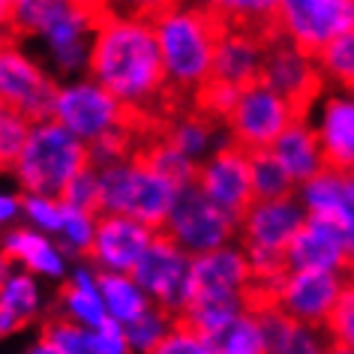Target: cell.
<instances>
[{
	"instance_id": "obj_1",
	"label": "cell",
	"mask_w": 354,
	"mask_h": 354,
	"mask_svg": "<svg viewBox=\"0 0 354 354\" xmlns=\"http://www.w3.org/2000/svg\"><path fill=\"white\" fill-rule=\"evenodd\" d=\"M87 75L105 93L147 109H156L168 91V69L153 33L132 15H120L118 6L93 33Z\"/></svg>"
},
{
	"instance_id": "obj_2",
	"label": "cell",
	"mask_w": 354,
	"mask_h": 354,
	"mask_svg": "<svg viewBox=\"0 0 354 354\" xmlns=\"http://www.w3.org/2000/svg\"><path fill=\"white\" fill-rule=\"evenodd\" d=\"M132 19L153 33L168 69V87L183 96H189L210 73L216 51L228 37L219 3L150 0V3L132 6Z\"/></svg>"
},
{
	"instance_id": "obj_3",
	"label": "cell",
	"mask_w": 354,
	"mask_h": 354,
	"mask_svg": "<svg viewBox=\"0 0 354 354\" xmlns=\"http://www.w3.org/2000/svg\"><path fill=\"white\" fill-rule=\"evenodd\" d=\"M87 168L93 165L84 141L75 138L60 123H48V127H37L30 132V141L19 159L15 174H19L24 192L55 201L60 189Z\"/></svg>"
},
{
	"instance_id": "obj_4",
	"label": "cell",
	"mask_w": 354,
	"mask_h": 354,
	"mask_svg": "<svg viewBox=\"0 0 354 354\" xmlns=\"http://www.w3.org/2000/svg\"><path fill=\"white\" fill-rule=\"evenodd\" d=\"M102 216H127L150 234H162L174 207V189L165 180L141 174L129 165H114L100 174Z\"/></svg>"
},
{
	"instance_id": "obj_5",
	"label": "cell",
	"mask_w": 354,
	"mask_h": 354,
	"mask_svg": "<svg viewBox=\"0 0 354 354\" xmlns=\"http://www.w3.org/2000/svg\"><path fill=\"white\" fill-rule=\"evenodd\" d=\"M60 84L24 57L15 42H0V100L33 129L57 123Z\"/></svg>"
},
{
	"instance_id": "obj_6",
	"label": "cell",
	"mask_w": 354,
	"mask_h": 354,
	"mask_svg": "<svg viewBox=\"0 0 354 354\" xmlns=\"http://www.w3.org/2000/svg\"><path fill=\"white\" fill-rule=\"evenodd\" d=\"M234 228L237 225L198 187H183L174 192V207L162 234L192 261L205 252L223 250Z\"/></svg>"
},
{
	"instance_id": "obj_7",
	"label": "cell",
	"mask_w": 354,
	"mask_h": 354,
	"mask_svg": "<svg viewBox=\"0 0 354 354\" xmlns=\"http://www.w3.org/2000/svg\"><path fill=\"white\" fill-rule=\"evenodd\" d=\"M282 37L300 57L313 60L330 46L333 39L354 33V0H318V3H297L282 0Z\"/></svg>"
},
{
	"instance_id": "obj_8",
	"label": "cell",
	"mask_w": 354,
	"mask_h": 354,
	"mask_svg": "<svg viewBox=\"0 0 354 354\" xmlns=\"http://www.w3.org/2000/svg\"><path fill=\"white\" fill-rule=\"evenodd\" d=\"M261 87L286 105L295 127H300L309 123V111L324 91V75L313 60L300 57L288 39H282L261 57Z\"/></svg>"
},
{
	"instance_id": "obj_9",
	"label": "cell",
	"mask_w": 354,
	"mask_h": 354,
	"mask_svg": "<svg viewBox=\"0 0 354 354\" xmlns=\"http://www.w3.org/2000/svg\"><path fill=\"white\" fill-rule=\"evenodd\" d=\"M198 189L232 219L234 225H243L255 210V189L250 174V159L241 145L225 138L207 162L198 165Z\"/></svg>"
},
{
	"instance_id": "obj_10",
	"label": "cell",
	"mask_w": 354,
	"mask_h": 354,
	"mask_svg": "<svg viewBox=\"0 0 354 354\" xmlns=\"http://www.w3.org/2000/svg\"><path fill=\"white\" fill-rule=\"evenodd\" d=\"M295 127L288 109L273 96L268 87H252L241 102L234 105L225 129L228 138L243 150H273V145L282 138V132Z\"/></svg>"
},
{
	"instance_id": "obj_11",
	"label": "cell",
	"mask_w": 354,
	"mask_h": 354,
	"mask_svg": "<svg viewBox=\"0 0 354 354\" xmlns=\"http://www.w3.org/2000/svg\"><path fill=\"white\" fill-rule=\"evenodd\" d=\"M187 273H189V259L165 234H156L127 279H132L141 291H147L153 297L150 304L162 306L168 313H177L183 286H187Z\"/></svg>"
},
{
	"instance_id": "obj_12",
	"label": "cell",
	"mask_w": 354,
	"mask_h": 354,
	"mask_svg": "<svg viewBox=\"0 0 354 354\" xmlns=\"http://www.w3.org/2000/svg\"><path fill=\"white\" fill-rule=\"evenodd\" d=\"M342 273L333 270H300L291 273L286 286L279 291V309L288 318H295L297 324H304L306 330H324V322L330 315L342 291Z\"/></svg>"
},
{
	"instance_id": "obj_13",
	"label": "cell",
	"mask_w": 354,
	"mask_h": 354,
	"mask_svg": "<svg viewBox=\"0 0 354 354\" xmlns=\"http://www.w3.org/2000/svg\"><path fill=\"white\" fill-rule=\"evenodd\" d=\"M250 277H252L250 261H246V255L241 250H228V246H223V250L205 252V255H198V259L189 261L180 306L198 304V300H207V297L237 295Z\"/></svg>"
},
{
	"instance_id": "obj_14",
	"label": "cell",
	"mask_w": 354,
	"mask_h": 354,
	"mask_svg": "<svg viewBox=\"0 0 354 354\" xmlns=\"http://www.w3.org/2000/svg\"><path fill=\"white\" fill-rule=\"evenodd\" d=\"M153 243V234L145 225L132 223L127 216H100L93 225V243L87 250V259L109 268V273L129 277V270Z\"/></svg>"
},
{
	"instance_id": "obj_15",
	"label": "cell",
	"mask_w": 354,
	"mask_h": 354,
	"mask_svg": "<svg viewBox=\"0 0 354 354\" xmlns=\"http://www.w3.org/2000/svg\"><path fill=\"white\" fill-rule=\"evenodd\" d=\"M322 138L324 174L354 177V102L330 96L324 102V123L318 129Z\"/></svg>"
},
{
	"instance_id": "obj_16",
	"label": "cell",
	"mask_w": 354,
	"mask_h": 354,
	"mask_svg": "<svg viewBox=\"0 0 354 354\" xmlns=\"http://www.w3.org/2000/svg\"><path fill=\"white\" fill-rule=\"evenodd\" d=\"M223 12L225 30L232 37H241L246 42H252L255 48L268 51L277 42H282V15H279V3H219Z\"/></svg>"
},
{
	"instance_id": "obj_17",
	"label": "cell",
	"mask_w": 354,
	"mask_h": 354,
	"mask_svg": "<svg viewBox=\"0 0 354 354\" xmlns=\"http://www.w3.org/2000/svg\"><path fill=\"white\" fill-rule=\"evenodd\" d=\"M127 165L141 174L156 177V180H165L174 192L183 187H198V165L201 162H192V159H187L180 150H174L162 138L138 145Z\"/></svg>"
},
{
	"instance_id": "obj_18",
	"label": "cell",
	"mask_w": 354,
	"mask_h": 354,
	"mask_svg": "<svg viewBox=\"0 0 354 354\" xmlns=\"http://www.w3.org/2000/svg\"><path fill=\"white\" fill-rule=\"evenodd\" d=\"M273 153L282 159L295 183L309 187L313 180L324 174V159H322V138L318 129H309V123L291 127L282 132V138L273 145Z\"/></svg>"
},
{
	"instance_id": "obj_19",
	"label": "cell",
	"mask_w": 354,
	"mask_h": 354,
	"mask_svg": "<svg viewBox=\"0 0 354 354\" xmlns=\"http://www.w3.org/2000/svg\"><path fill=\"white\" fill-rule=\"evenodd\" d=\"M246 159H250L255 207L259 205H288V201H295L297 183L273 150H246Z\"/></svg>"
},
{
	"instance_id": "obj_20",
	"label": "cell",
	"mask_w": 354,
	"mask_h": 354,
	"mask_svg": "<svg viewBox=\"0 0 354 354\" xmlns=\"http://www.w3.org/2000/svg\"><path fill=\"white\" fill-rule=\"evenodd\" d=\"M252 322L261 327V336L268 342V354H324L327 351V345L318 342V336L313 330H306L304 324L288 318L282 309L259 315Z\"/></svg>"
},
{
	"instance_id": "obj_21",
	"label": "cell",
	"mask_w": 354,
	"mask_h": 354,
	"mask_svg": "<svg viewBox=\"0 0 354 354\" xmlns=\"http://www.w3.org/2000/svg\"><path fill=\"white\" fill-rule=\"evenodd\" d=\"M288 259H291V270L300 273V270H333L339 273V264H342V252H339V243L333 241L324 228H318L315 223L304 225V232L295 237L288 250Z\"/></svg>"
},
{
	"instance_id": "obj_22",
	"label": "cell",
	"mask_w": 354,
	"mask_h": 354,
	"mask_svg": "<svg viewBox=\"0 0 354 354\" xmlns=\"http://www.w3.org/2000/svg\"><path fill=\"white\" fill-rule=\"evenodd\" d=\"M55 315H66V318H78L87 327H100L109 322V313H105L102 297L96 295V288L91 286L87 273H78V279H66L64 286L57 288V306Z\"/></svg>"
},
{
	"instance_id": "obj_23",
	"label": "cell",
	"mask_w": 354,
	"mask_h": 354,
	"mask_svg": "<svg viewBox=\"0 0 354 354\" xmlns=\"http://www.w3.org/2000/svg\"><path fill=\"white\" fill-rule=\"evenodd\" d=\"M0 255L6 261H24L33 273H48V277H60L64 273V264H60V255L55 252L46 237L28 232V228H15L3 237L0 243Z\"/></svg>"
},
{
	"instance_id": "obj_24",
	"label": "cell",
	"mask_w": 354,
	"mask_h": 354,
	"mask_svg": "<svg viewBox=\"0 0 354 354\" xmlns=\"http://www.w3.org/2000/svg\"><path fill=\"white\" fill-rule=\"evenodd\" d=\"M96 288H100V297H102L105 309H109V318H114V322L132 324L150 306L145 291L132 279L118 277V273H100V277H96Z\"/></svg>"
},
{
	"instance_id": "obj_25",
	"label": "cell",
	"mask_w": 354,
	"mask_h": 354,
	"mask_svg": "<svg viewBox=\"0 0 354 354\" xmlns=\"http://www.w3.org/2000/svg\"><path fill=\"white\" fill-rule=\"evenodd\" d=\"M39 342L55 345L60 354H102L96 333H91L87 327L66 315H46L39 324Z\"/></svg>"
},
{
	"instance_id": "obj_26",
	"label": "cell",
	"mask_w": 354,
	"mask_h": 354,
	"mask_svg": "<svg viewBox=\"0 0 354 354\" xmlns=\"http://www.w3.org/2000/svg\"><path fill=\"white\" fill-rule=\"evenodd\" d=\"M210 348L216 354H268V342L250 315H237L210 339Z\"/></svg>"
},
{
	"instance_id": "obj_27",
	"label": "cell",
	"mask_w": 354,
	"mask_h": 354,
	"mask_svg": "<svg viewBox=\"0 0 354 354\" xmlns=\"http://www.w3.org/2000/svg\"><path fill=\"white\" fill-rule=\"evenodd\" d=\"M60 207H73L78 214L91 216L93 223L102 216V201H100V174H96V168H87L78 177L66 183L64 189H60V196L55 198Z\"/></svg>"
},
{
	"instance_id": "obj_28",
	"label": "cell",
	"mask_w": 354,
	"mask_h": 354,
	"mask_svg": "<svg viewBox=\"0 0 354 354\" xmlns=\"http://www.w3.org/2000/svg\"><path fill=\"white\" fill-rule=\"evenodd\" d=\"M322 75H330L342 91H354V33H345V37L333 39L322 55L315 57Z\"/></svg>"
},
{
	"instance_id": "obj_29",
	"label": "cell",
	"mask_w": 354,
	"mask_h": 354,
	"mask_svg": "<svg viewBox=\"0 0 354 354\" xmlns=\"http://www.w3.org/2000/svg\"><path fill=\"white\" fill-rule=\"evenodd\" d=\"M33 127L15 111L0 114V174H15L19 159L30 141Z\"/></svg>"
},
{
	"instance_id": "obj_30",
	"label": "cell",
	"mask_w": 354,
	"mask_h": 354,
	"mask_svg": "<svg viewBox=\"0 0 354 354\" xmlns=\"http://www.w3.org/2000/svg\"><path fill=\"white\" fill-rule=\"evenodd\" d=\"M324 333L330 336V342L354 351V277L342 279V291L324 322Z\"/></svg>"
},
{
	"instance_id": "obj_31",
	"label": "cell",
	"mask_w": 354,
	"mask_h": 354,
	"mask_svg": "<svg viewBox=\"0 0 354 354\" xmlns=\"http://www.w3.org/2000/svg\"><path fill=\"white\" fill-rule=\"evenodd\" d=\"M10 313L19 318L21 324H28L33 315H37V288H33V279L30 277H12L10 286H6L3 297H0Z\"/></svg>"
},
{
	"instance_id": "obj_32",
	"label": "cell",
	"mask_w": 354,
	"mask_h": 354,
	"mask_svg": "<svg viewBox=\"0 0 354 354\" xmlns=\"http://www.w3.org/2000/svg\"><path fill=\"white\" fill-rule=\"evenodd\" d=\"M145 354H216V351L210 348L207 342H198L196 336H189V333L168 324L165 336H159Z\"/></svg>"
},
{
	"instance_id": "obj_33",
	"label": "cell",
	"mask_w": 354,
	"mask_h": 354,
	"mask_svg": "<svg viewBox=\"0 0 354 354\" xmlns=\"http://www.w3.org/2000/svg\"><path fill=\"white\" fill-rule=\"evenodd\" d=\"M19 205L28 210V214L37 219L42 228H48V232H57V228H64V210H60L57 201L37 198V196H19Z\"/></svg>"
},
{
	"instance_id": "obj_34",
	"label": "cell",
	"mask_w": 354,
	"mask_h": 354,
	"mask_svg": "<svg viewBox=\"0 0 354 354\" xmlns=\"http://www.w3.org/2000/svg\"><path fill=\"white\" fill-rule=\"evenodd\" d=\"M64 210V228H66V234H69V241L75 243V250L87 259V250H91V243H93V219L91 216H84V214H78V210L73 207H60Z\"/></svg>"
},
{
	"instance_id": "obj_35",
	"label": "cell",
	"mask_w": 354,
	"mask_h": 354,
	"mask_svg": "<svg viewBox=\"0 0 354 354\" xmlns=\"http://www.w3.org/2000/svg\"><path fill=\"white\" fill-rule=\"evenodd\" d=\"M96 342H100L102 354H127V330H123L114 318H109V322L96 330Z\"/></svg>"
},
{
	"instance_id": "obj_36",
	"label": "cell",
	"mask_w": 354,
	"mask_h": 354,
	"mask_svg": "<svg viewBox=\"0 0 354 354\" xmlns=\"http://www.w3.org/2000/svg\"><path fill=\"white\" fill-rule=\"evenodd\" d=\"M0 42H15V0H0Z\"/></svg>"
},
{
	"instance_id": "obj_37",
	"label": "cell",
	"mask_w": 354,
	"mask_h": 354,
	"mask_svg": "<svg viewBox=\"0 0 354 354\" xmlns=\"http://www.w3.org/2000/svg\"><path fill=\"white\" fill-rule=\"evenodd\" d=\"M19 198H10V196H0V223H6V219L15 216V210H19Z\"/></svg>"
},
{
	"instance_id": "obj_38",
	"label": "cell",
	"mask_w": 354,
	"mask_h": 354,
	"mask_svg": "<svg viewBox=\"0 0 354 354\" xmlns=\"http://www.w3.org/2000/svg\"><path fill=\"white\" fill-rule=\"evenodd\" d=\"M10 261L0 255V297H3V291H6V286H10Z\"/></svg>"
},
{
	"instance_id": "obj_39",
	"label": "cell",
	"mask_w": 354,
	"mask_h": 354,
	"mask_svg": "<svg viewBox=\"0 0 354 354\" xmlns=\"http://www.w3.org/2000/svg\"><path fill=\"white\" fill-rule=\"evenodd\" d=\"M28 354H60V351L55 348V345H48V342H37V345H33V348H30Z\"/></svg>"
},
{
	"instance_id": "obj_40",
	"label": "cell",
	"mask_w": 354,
	"mask_h": 354,
	"mask_svg": "<svg viewBox=\"0 0 354 354\" xmlns=\"http://www.w3.org/2000/svg\"><path fill=\"white\" fill-rule=\"evenodd\" d=\"M324 354H354V351H351V348H342V345H336V342H330Z\"/></svg>"
},
{
	"instance_id": "obj_41",
	"label": "cell",
	"mask_w": 354,
	"mask_h": 354,
	"mask_svg": "<svg viewBox=\"0 0 354 354\" xmlns=\"http://www.w3.org/2000/svg\"><path fill=\"white\" fill-rule=\"evenodd\" d=\"M6 111H10V109H6V102H3V100H0V114H6Z\"/></svg>"
},
{
	"instance_id": "obj_42",
	"label": "cell",
	"mask_w": 354,
	"mask_h": 354,
	"mask_svg": "<svg viewBox=\"0 0 354 354\" xmlns=\"http://www.w3.org/2000/svg\"><path fill=\"white\" fill-rule=\"evenodd\" d=\"M351 96H354V91H351Z\"/></svg>"
}]
</instances>
